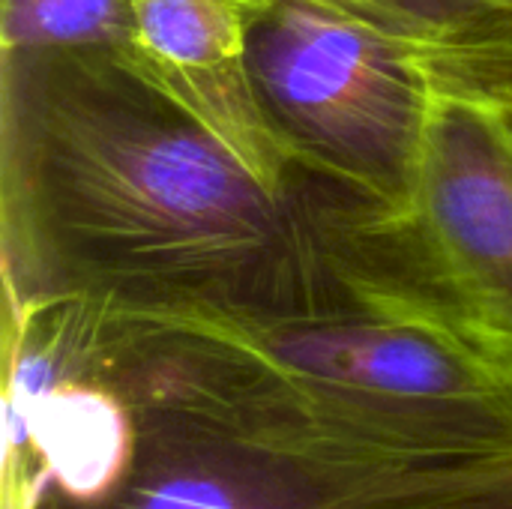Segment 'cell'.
I'll use <instances>...</instances> for the list:
<instances>
[{"label": "cell", "mask_w": 512, "mask_h": 509, "mask_svg": "<svg viewBox=\"0 0 512 509\" xmlns=\"http://www.w3.org/2000/svg\"><path fill=\"white\" fill-rule=\"evenodd\" d=\"M300 177V174H297ZM330 273L462 342L512 384V108L438 78L411 201L381 213L300 177Z\"/></svg>", "instance_id": "7a4b0ae2"}, {"label": "cell", "mask_w": 512, "mask_h": 509, "mask_svg": "<svg viewBox=\"0 0 512 509\" xmlns=\"http://www.w3.org/2000/svg\"><path fill=\"white\" fill-rule=\"evenodd\" d=\"M330 509H512V459L456 468Z\"/></svg>", "instance_id": "52a82bcc"}, {"label": "cell", "mask_w": 512, "mask_h": 509, "mask_svg": "<svg viewBox=\"0 0 512 509\" xmlns=\"http://www.w3.org/2000/svg\"><path fill=\"white\" fill-rule=\"evenodd\" d=\"M249 72L294 174L399 213L441 72L324 0H252Z\"/></svg>", "instance_id": "3957f363"}, {"label": "cell", "mask_w": 512, "mask_h": 509, "mask_svg": "<svg viewBox=\"0 0 512 509\" xmlns=\"http://www.w3.org/2000/svg\"><path fill=\"white\" fill-rule=\"evenodd\" d=\"M132 57L258 177L297 183L249 72L252 0H132Z\"/></svg>", "instance_id": "5b68a950"}, {"label": "cell", "mask_w": 512, "mask_h": 509, "mask_svg": "<svg viewBox=\"0 0 512 509\" xmlns=\"http://www.w3.org/2000/svg\"><path fill=\"white\" fill-rule=\"evenodd\" d=\"M135 51L132 0H0V54Z\"/></svg>", "instance_id": "8992f818"}, {"label": "cell", "mask_w": 512, "mask_h": 509, "mask_svg": "<svg viewBox=\"0 0 512 509\" xmlns=\"http://www.w3.org/2000/svg\"><path fill=\"white\" fill-rule=\"evenodd\" d=\"M6 509H69L60 492L33 468L6 465Z\"/></svg>", "instance_id": "ba28073f"}, {"label": "cell", "mask_w": 512, "mask_h": 509, "mask_svg": "<svg viewBox=\"0 0 512 509\" xmlns=\"http://www.w3.org/2000/svg\"><path fill=\"white\" fill-rule=\"evenodd\" d=\"M6 303L246 324L330 303L300 177L279 189L120 51L0 54Z\"/></svg>", "instance_id": "6da1fadb"}, {"label": "cell", "mask_w": 512, "mask_h": 509, "mask_svg": "<svg viewBox=\"0 0 512 509\" xmlns=\"http://www.w3.org/2000/svg\"><path fill=\"white\" fill-rule=\"evenodd\" d=\"M129 414L135 444L126 474L102 501L69 509H330L512 456H387L234 435L153 411Z\"/></svg>", "instance_id": "277c9868"}]
</instances>
